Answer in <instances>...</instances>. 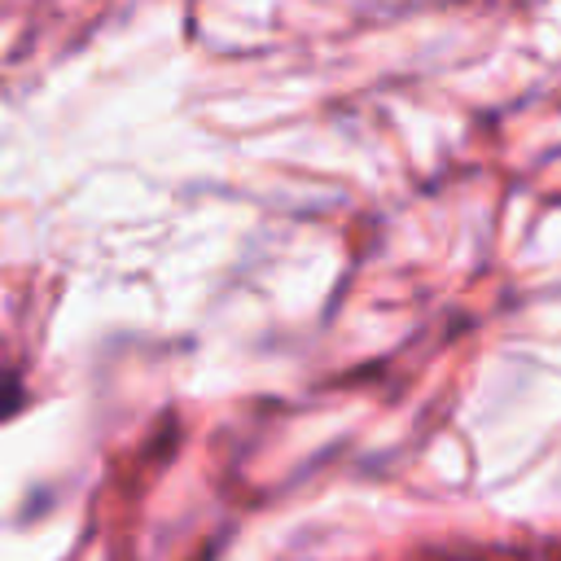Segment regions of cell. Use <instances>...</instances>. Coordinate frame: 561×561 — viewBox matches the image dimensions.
<instances>
[{
  "label": "cell",
  "instance_id": "1",
  "mask_svg": "<svg viewBox=\"0 0 561 561\" xmlns=\"http://www.w3.org/2000/svg\"><path fill=\"white\" fill-rule=\"evenodd\" d=\"M26 403V390H22V381L18 377H9V373H0V421H9L18 408Z\"/></svg>",
  "mask_w": 561,
  "mask_h": 561
}]
</instances>
